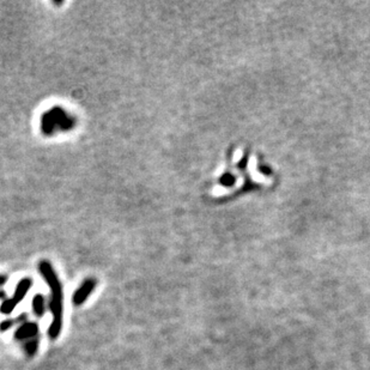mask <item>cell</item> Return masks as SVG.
<instances>
[{
	"instance_id": "6da1fadb",
	"label": "cell",
	"mask_w": 370,
	"mask_h": 370,
	"mask_svg": "<svg viewBox=\"0 0 370 370\" xmlns=\"http://www.w3.org/2000/svg\"><path fill=\"white\" fill-rule=\"evenodd\" d=\"M216 174L213 187L210 194L220 198L235 193L248 186H269L272 183L270 174H265L260 168L257 156H248L247 152L238 149L232 154L231 161Z\"/></svg>"
},
{
	"instance_id": "7a4b0ae2",
	"label": "cell",
	"mask_w": 370,
	"mask_h": 370,
	"mask_svg": "<svg viewBox=\"0 0 370 370\" xmlns=\"http://www.w3.org/2000/svg\"><path fill=\"white\" fill-rule=\"evenodd\" d=\"M39 271L42 278L47 283L51 297H49V310L52 313V322L48 328V337L52 340L59 338L61 328H63V316H64V292L60 279L54 271V267L47 260H41L39 263Z\"/></svg>"
},
{
	"instance_id": "3957f363",
	"label": "cell",
	"mask_w": 370,
	"mask_h": 370,
	"mask_svg": "<svg viewBox=\"0 0 370 370\" xmlns=\"http://www.w3.org/2000/svg\"><path fill=\"white\" fill-rule=\"evenodd\" d=\"M76 120L70 116L63 108L54 107L41 117V130L46 136H52L54 131H68L73 129Z\"/></svg>"
},
{
	"instance_id": "277c9868",
	"label": "cell",
	"mask_w": 370,
	"mask_h": 370,
	"mask_svg": "<svg viewBox=\"0 0 370 370\" xmlns=\"http://www.w3.org/2000/svg\"><path fill=\"white\" fill-rule=\"evenodd\" d=\"M33 285L32 278H23L18 282L16 289H15L14 295L11 298H6L5 301H3L2 306H0V313L5 314V315H10L14 312L15 308L20 304L23 298L26 297V295L29 292L30 288Z\"/></svg>"
},
{
	"instance_id": "5b68a950",
	"label": "cell",
	"mask_w": 370,
	"mask_h": 370,
	"mask_svg": "<svg viewBox=\"0 0 370 370\" xmlns=\"http://www.w3.org/2000/svg\"><path fill=\"white\" fill-rule=\"evenodd\" d=\"M96 285H97V281H96L95 278H92V277L85 279V281L80 284V287L74 291L72 296V303L74 306L79 307L82 306L83 303H85L90 295L92 294V291L95 290Z\"/></svg>"
},
{
	"instance_id": "8992f818",
	"label": "cell",
	"mask_w": 370,
	"mask_h": 370,
	"mask_svg": "<svg viewBox=\"0 0 370 370\" xmlns=\"http://www.w3.org/2000/svg\"><path fill=\"white\" fill-rule=\"evenodd\" d=\"M37 335H39V323L37 322L28 321L21 325L15 332V338L21 341H27L29 339L37 337Z\"/></svg>"
},
{
	"instance_id": "52a82bcc",
	"label": "cell",
	"mask_w": 370,
	"mask_h": 370,
	"mask_svg": "<svg viewBox=\"0 0 370 370\" xmlns=\"http://www.w3.org/2000/svg\"><path fill=\"white\" fill-rule=\"evenodd\" d=\"M32 308L35 316H37V318H42L46 314V312H47V301H46V297L43 296L42 294L35 295L33 298Z\"/></svg>"
},
{
	"instance_id": "ba28073f",
	"label": "cell",
	"mask_w": 370,
	"mask_h": 370,
	"mask_svg": "<svg viewBox=\"0 0 370 370\" xmlns=\"http://www.w3.org/2000/svg\"><path fill=\"white\" fill-rule=\"evenodd\" d=\"M39 346H40V338L39 335H37L35 338H32L29 339V340L24 341L23 350L27 356L32 358V357H34L37 353V351H39Z\"/></svg>"
},
{
	"instance_id": "9c48e42d",
	"label": "cell",
	"mask_w": 370,
	"mask_h": 370,
	"mask_svg": "<svg viewBox=\"0 0 370 370\" xmlns=\"http://www.w3.org/2000/svg\"><path fill=\"white\" fill-rule=\"evenodd\" d=\"M16 325V320L15 319H6L3 322H0V332H6L11 329Z\"/></svg>"
},
{
	"instance_id": "30bf717a",
	"label": "cell",
	"mask_w": 370,
	"mask_h": 370,
	"mask_svg": "<svg viewBox=\"0 0 370 370\" xmlns=\"http://www.w3.org/2000/svg\"><path fill=\"white\" fill-rule=\"evenodd\" d=\"M9 281V277L6 275H0V287H4V285L8 283Z\"/></svg>"
},
{
	"instance_id": "8fae6325",
	"label": "cell",
	"mask_w": 370,
	"mask_h": 370,
	"mask_svg": "<svg viewBox=\"0 0 370 370\" xmlns=\"http://www.w3.org/2000/svg\"><path fill=\"white\" fill-rule=\"evenodd\" d=\"M0 300H3V301L6 300V294L2 290V289H0Z\"/></svg>"
}]
</instances>
